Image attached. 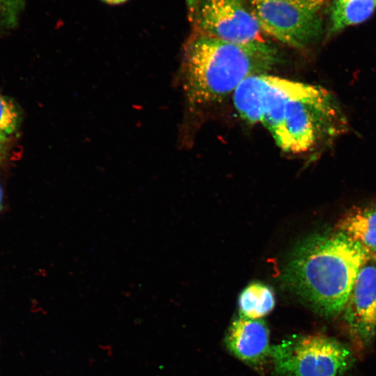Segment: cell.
<instances>
[{
	"instance_id": "obj_12",
	"label": "cell",
	"mask_w": 376,
	"mask_h": 376,
	"mask_svg": "<svg viewBox=\"0 0 376 376\" xmlns=\"http://www.w3.org/2000/svg\"><path fill=\"white\" fill-rule=\"evenodd\" d=\"M376 8V0H335L331 12L332 33L360 24Z\"/></svg>"
},
{
	"instance_id": "obj_3",
	"label": "cell",
	"mask_w": 376,
	"mask_h": 376,
	"mask_svg": "<svg viewBox=\"0 0 376 376\" xmlns=\"http://www.w3.org/2000/svg\"><path fill=\"white\" fill-rule=\"evenodd\" d=\"M345 130L347 120L334 95L301 82L285 106L279 147L288 152H305L330 143Z\"/></svg>"
},
{
	"instance_id": "obj_16",
	"label": "cell",
	"mask_w": 376,
	"mask_h": 376,
	"mask_svg": "<svg viewBox=\"0 0 376 376\" xmlns=\"http://www.w3.org/2000/svg\"><path fill=\"white\" fill-rule=\"evenodd\" d=\"M109 4H118L126 1L127 0H102Z\"/></svg>"
},
{
	"instance_id": "obj_18",
	"label": "cell",
	"mask_w": 376,
	"mask_h": 376,
	"mask_svg": "<svg viewBox=\"0 0 376 376\" xmlns=\"http://www.w3.org/2000/svg\"><path fill=\"white\" fill-rule=\"evenodd\" d=\"M6 141V135L0 134V147Z\"/></svg>"
},
{
	"instance_id": "obj_6",
	"label": "cell",
	"mask_w": 376,
	"mask_h": 376,
	"mask_svg": "<svg viewBox=\"0 0 376 376\" xmlns=\"http://www.w3.org/2000/svg\"><path fill=\"white\" fill-rule=\"evenodd\" d=\"M260 29L285 45L305 48L322 35L319 10L301 0H246Z\"/></svg>"
},
{
	"instance_id": "obj_15",
	"label": "cell",
	"mask_w": 376,
	"mask_h": 376,
	"mask_svg": "<svg viewBox=\"0 0 376 376\" xmlns=\"http://www.w3.org/2000/svg\"><path fill=\"white\" fill-rule=\"evenodd\" d=\"M307 4L311 6L312 7L320 10L322 5L324 3L325 0H301Z\"/></svg>"
},
{
	"instance_id": "obj_11",
	"label": "cell",
	"mask_w": 376,
	"mask_h": 376,
	"mask_svg": "<svg viewBox=\"0 0 376 376\" xmlns=\"http://www.w3.org/2000/svg\"><path fill=\"white\" fill-rule=\"evenodd\" d=\"M275 306L272 289L260 282H253L240 293L238 306L240 316L260 319L269 314Z\"/></svg>"
},
{
	"instance_id": "obj_2",
	"label": "cell",
	"mask_w": 376,
	"mask_h": 376,
	"mask_svg": "<svg viewBox=\"0 0 376 376\" xmlns=\"http://www.w3.org/2000/svg\"><path fill=\"white\" fill-rule=\"evenodd\" d=\"M279 58L270 42L244 45L193 33L185 47L182 62L187 100L197 107L221 102L246 78L267 74Z\"/></svg>"
},
{
	"instance_id": "obj_10",
	"label": "cell",
	"mask_w": 376,
	"mask_h": 376,
	"mask_svg": "<svg viewBox=\"0 0 376 376\" xmlns=\"http://www.w3.org/2000/svg\"><path fill=\"white\" fill-rule=\"evenodd\" d=\"M335 228L376 253V201L348 209Z\"/></svg>"
},
{
	"instance_id": "obj_14",
	"label": "cell",
	"mask_w": 376,
	"mask_h": 376,
	"mask_svg": "<svg viewBox=\"0 0 376 376\" xmlns=\"http://www.w3.org/2000/svg\"><path fill=\"white\" fill-rule=\"evenodd\" d=\"M25 0H0V16L5 25L14 27L17 24Z\"/></svg>"
},
{
	"instance_id": "obj_7",
	"label": "cell",
	"mask_w": 376,
	"mask_h": 376,
	"mask_svg": "<svg viewBox=\"0 0 376 376\" xmlns=\"http://www.w3.org/2000/svg\"><path fill=\"white\" fill-rule=\"evenodd\" d=\"M342 313L353 338L363 346L370 345L376 336V253L369 250Z\"/></svg>"
},
{
	"instance_id": "obj_4",
	"label": "cell",
	"mask_w": 376,
	"mask_h": 376,
	"mask_svg": "<svg viewBox=\"0 0 376 376\" xmlns=\"http://www.w3.org/2000/svg\"><path fill=\"white\" fill-rule=\"evenodd\" d=\"M278 376H343L354 365L351 350L320 334L293 336L273 347Z\"/></svg>"
},
{
	"instance_id": "obj_1",
	"label": "cell",
	"mask_w": 376,
	"mask_h": 376,
	"mask_svg": "<svg viewBox=\"0 0 376 376\" xmlns=\"http://www.w3.org/2000/svg\"><path fill=\"white\" fill-rule=\"evenodd\" d=\"M368 249L334 228L299 242L283 271L287 287L325 318L341 314Z\"/></svg>"
},
{
	"instance_id": "obj_5",
	"label": "cell",
	"mask_w": 376,
	"mask_h": 376,
	"mask_svg": "<svg viewBox=\"0 0 376 376\" xmlns=\"http://www.w3.org/2000/svg\"><path fill=\"white\" fill-rule=\"evenodd\" d=\"M193 33L232 43H267L246 0H187Z\"/></svg>"
},
{
	"instance_id": "obj_8",
	"label": "cell",
	"mask_w": 376,
	"mask_h": 376,
	"mask_svg": "<svg viewBox=\"0 0 376 376\" xmlns=\"http://www.w3.org/2000/svg\"><path fill=\"white\" fill-rule=\"evenodd\" d=\"M226 344L233 354L249 364H261L271 354L269 329L261 319L240 316L230 325Z\"/></svg>"
},
{
	"instance_id": "obj_9",
	"label": "cell",
	"mask_w": 376,
	"mask_h": 376,
	"mask_svg": "<svg viewBox=\"0 0 376 376\" xmlns=\"http://www.w3.org/2000/svg\"><path fill=\"white\" fill-rule=\"evenodd\" d=\"M260 123L270 132L279 146L282 136L285 106L301 83L267 74L260 78Z\"/></svg>"
},
{
	"instance_id": "obj_17",
	"label": "cell",
	"mask_w": 376,
	"mask_h": 376,
	"mask_svg": "<svg viewBox=\"0 0 376 376\" xmlns=\"http://www.w3.org/2000/svg\"><path fill=\"white\" fill-rule=\"evenodd\" d=\"M2 203H3V190L1 185L0 184V212L2 210Z\"/></svg>"
},
{
	"instance_id": "obj_19",
	"label": "cell",
	"mask_w": 376,
	"mask_h": 376,
	"mask_svg": "<svg viewBox=\"0 0 376 376\" xmlns=\"http://www.w3.org/2000/svg\"><path fill=\"white\" fill-rule=\"evenodd\" d=\"M0 134H2V133L0 132ZM5 135H6V134H5ZM6 136H7V135H6Z\"/></svg>"
},
{
	"instance_id": "obj_13",
	"label": "cell",
	"mask_w": 376,
	"mask_h": 376,
	"mask_svg": "<svg viewBox=\"0 0 376 376\" xmlns=\"http://www.w3.org/2000/svg\"><path fill=\"white\" fill-rule=\"evenodd\" d=\"M19 123V113L15 104L0 94V132L6 135L13 133Z\"/></svg>"
}]
</instances>
